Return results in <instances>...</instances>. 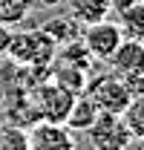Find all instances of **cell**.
<instances>
[{"mask_svg": "<svg viewBox=\"0 0 144 150\" xmlns=\"http://www.w3.org/2000/svg\"><path fill=\"white\" fill-rule=\"evenodd\" d=\"M109 72L118 75L121 81H138L144 78V43L141 40H133L124 38L118 43V49L109 55Z\"/></svg>", "mask_w": 144, "mask_h": 150, "instance_id": "obj_6", "label": "cell"}, {"mask_svg": "<svg viewBox=\"0 0 144 150\" xmlns=\"http://www.w3.org/2000/svg\"><path fill=\"white\" fill-rule=\"evenodd\" d=\"M40 26L52 35V40L58 43V46H64V43H69V40H78V38H81V32H84V26L72 18V15H58V18H49V20H43Z\"/></svg>", "mask_w": 144, "mask_h": 150, "instance_id": "obj_10", "label": "cell"}, {"mask_svg": "<svg viewBox=\"0 0 144 150\" xmlns=\"http://www.w3.org/2000/svg\"><path fill=\"white\" fill-rule=\"evenodd\" d=\"M35 3H40V6H58V3H66V0H35Z\"/></svg>", "mask_w": 144, "mask_h": 150, "instance_id": "obj_18", "label": "cell"}, {"mask_svg": "<svg viewBox=\"0 0 144 150\" xmlns=\"http://www.w3.org/2000/svg\"><path fill=\"white\" fill-rule=\"evenodd\" d=\"M29 150H75V133L58 121H35L29 127Z\"/></svg>", "mask_w": 144, "mask_h": 150, "instance_id": "obj_7", "label": "cell"}, {"mask_svg": "<svg viewBox=\"0 0 144 150\" xmlns=\"http://www.w3.org/2000/svg\"><path fill=\"white\" fill-rule=\"evenodd\" d=\"M55 55H58V43L43 26H29V29L12 26L9 46H6V58L12 64L23 69H49Z\"/></svg>", "mask_w": 144, "mask_h": 150, "instance_id": "obj_1", "label": "cell"}, {"mask_svg": "<svg viewBox=\"0 0 144 150\" xmlns=\"http://www.w3.org/2000/svg\"><path fill=\"white\" fill-rule=\"evenodd\" d=\"M124 150H144V139H136V136H133V139H130V144H127Z\"/></svg>", "mask_w": 144, "mask_h": 150, "instance_id": "obj_17", "label": "cell"}, {"mask_svg": "<svg viewBox=\"0 0 144 150\" xmlns=\"http://www.w3.org/2000/svg\"><path fill=\"white\" fill-rule=\"evenodd\" d=\"M69 3V15L81 26H87V23H95V20H104L109 18V12H112V6H109V0H66Z\"/></svg>", "mask_w": 144, "mask_h": 150, "instance_id": "obj_9", "label": "cell"}, {"mask_svg": "<svg viewBox=\"0 0 144 150\" xmlns=\"http://www.w3.org/2000/svg\"><path fill=\"white\" fill-rule=\"evenodd\" d=\"M81 40L90 49L92 61H109V55L124 40V32H121V26L115 20L104 18V20H95V23H87L84 32H81Z\"/></svg>", "mask_w": 144, "mask_h": 150, "instance_id": "obj_5", "label": "cell"}, {"mask_svg": "<svg viewBox=\"0 0 144 150\" xmlns=\"http://www.w3.org/2000/svg\"><path fill=\"white\" fill-rule=\"evenodd\" d=\"M84 93L92 98V104L98 107V112H121L127 110V104H130V90H127V84L118 78V75H95L87 81V87H84Z\"/></svg>", "mask_w": 144, "mask_h": 150, "instance_id": "obj_3", "label": "cell"}, {"mask_svg": "<svg viewBox=\"0 0 144 150\" xmlns=\"http://www.w3.org/2000/svg\"><path fill=\"white\" fill-rule=\"evenodd\" d=\"M121 118L127 121V127H130V133H133L136 139H144V93L130 98V104H127V110L121 112Z\"/></svg>", "mask_w": 144, "mask_h": 150, "instance_id": "obj_14", "label": "cell"}, {"mask_svg": "<svg viewBox=\"0 0 144 150\" xmlns=\"http://www.w3.org/2000/svg\"><path fill=\"white\" fill-rule=\"evenodd\" d=\"M136 0H109V6H112V12H121V9H127V6H133Z\"/></svg>", "mask_w": 144, "mask_h": 150, "instance_id": "obj_16", "label": "cell"}, {"mask_svg": "<svg viewBox=\"0 0 144 150\" xmlns=\"http://www.w3.org/2000/svg\"><path fill=\"white\" fill-rule=\"evenodd\" d=\"M32 9H35V0H0V23L18 26L29 18Z\"/></svg>", "mask_w": 144, "mask_h": 150, "instance_id": "obj_12", "label": "cell"}, {"mask_svg": "<svg viewBox=\"0 0 144 150\" xmlns=\"http://www.w3.org/2000/svg\"><path fill=\"white\" fill-rule=\"evenodd\" d=\"M72 101H75V93L66 90V87H61L49 75L29 87V104L35 110L37 121H58V124H64Z\"/></svg>", "mask_w": 144, "mask_h": 150, "instance_id": "obj_2", "label": "cell"}, {"mask_svg": "<svg viewBox=\"0 0 144 150\" xmlns=\"http://www.w3.org/2000/svg\"><path fill=\"white\" fill-rule=\"evenodd\" d=\"M95 115H98V107L92 104V98L87 93H78L75 101H72V107H69V112H66V121L64 124L72 133H87V127L95 121Z\"/></svg>", "mask_w": 144, "mask_h": 150, "instance_id": "obj_8", "label": "cell"}, {"mask_svg": "<svg viewBox=\"0 0 144 150\" xmlns=\"http://www.w3.org/2000/svg\"><path fill=\"white\" fill-rule=\"evenodd\" d=\"M87 139L92 150H124L133 133L118 112H98L95 121L87 127Z\"/></svg>", "mask_w": 144, "mask_h": 150, "instance_id": "obj_4", "label": "cell"}, {"mask_svg": "<svg viewBox=\"0 0 144 150\" xmlns=\"http://www.w3.org/2000/svg\"><path fill=\"white\" fill-rule=\"evenodd\" d=\"M0 150H29V133L15 121H0Z\"/></svg>", "mask_w": 144, "mask_h": 150, "instance_id": "obj_13", "label": "cell"}, {"mask_svg": "<svg viewBox=\"0 0 144 150\" xmlns=\"http://www.w3.org/2000/svg\"><path fill=\"white\" fill-rule=\"evenodd\" d=\"M9 35H12V26L0 23V55H6V46H9Z\"/></svg>", "mask_w": 144, "mask_h": 150, "instance_id": "obj_15", "label": "cell"}, {"mask_svg": "<svg viewBox=\"0 0 144 150\" xmlns=\"http://www.w3.org/2000/svg\"><path fill=\"white\" fill-rule=\"evenodd\" d=\"M118 26H121L124 38H133V40L144 43V0H136L133 6L118 12Z\"/></svg>", "mask_w": 144, "mask_h": 150, "instance_id": "obj_11", "label": "cell"}]
</instances>
